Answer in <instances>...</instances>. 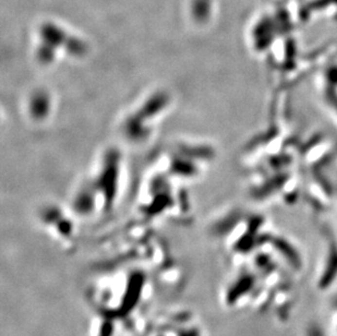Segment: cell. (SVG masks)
<instances>
[{"instance_id": "obj_1", "label": "cell", "mask_w": 337, "mask_h": 336, "mask_svg": "<svg viewBox=\"0 0 337 336\" xmlns=\"http://www.w3.org/2000/svg\"><path fill=\"white\" fill-rule=\"evenodd\" d=\"M152 285L144 266L137 263H112L93 280L89 299L94 319L114 325L119 332L140 324L143 309L151 299Z\"/></svg>"}, {"instance_id": "obj_2", "label": "cell", "mask_w": 337, "mask_h": 336, "mask_svg": "<svg viewBox=\"0 0 337 336\" xmlns=\"http://www.w3.org/2000/svg\"><path fill=\"white\" fill-rule=\"evenodd\" d=\"M147 336H203V330L192 313L172 312L150 328Z\"/></svg>"}]
</instances>
